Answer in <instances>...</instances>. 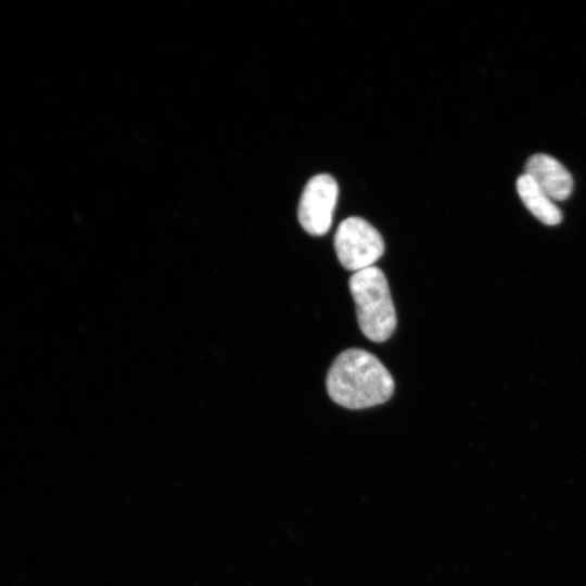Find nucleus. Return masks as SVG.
I'll use <instances>...</instances> for the list:
<instances>
[{
    "mask_svg": "<svg viewBox=\"0 0 586 586\" xmlns=\"http://www.w3.org/2000/svg\"><path fill=\"white\" fill-rule=\"evenodd\" d=\"M525 174L551 199L566 200L573 190V178L565 167L547 154L531 156L525 166Z\"/></svg>",
    "mask_w": 586,
    "mask_h": 586,
    "instance_id": "nucleus-5",
    "label": "nucleus"
},
{
    "mask_svg": "<svg viewBox=\"0 0 586 586\" xmlns=\"http://www.w3.org/2000/svg\"><path fill=\"white\" fill-rule=\"evenodd\" d=\"M349 290L361 332L373 342L386 341L396 328V313L383 271L371 266L354 272Z\"/></svg>",
    "mask_w": 586,
    "mask_h": 586,
    "instance_id": "nucleus-2",
    "label": "nucleus"
},
{
    "mask_svg": "<svg viewBox=\"0 0 586 586\" xmlns=\"http://www.w3.org/2000/svg\"><path fill=\"white\" fill-rule=\"evenodd\" d=\"M334 247L342 266L356 272L373 266L384 252V241L367 220L348 217L337 227Z\"/></svg>",
    "mask_w": 586,
    "mask_h": 586,
    "instance_id": "nucleus-3",
    "label": "nucleus"
},
{
    "mask_svg": "<svg viewBox=\"0 0 586 586\" xmlns=\"http://www.w3.org/2000/svg\"><path fill=\"white\" fill-rule=\"evenodd\" d=\"M331 399L345 408L361 409L385 403L393 394L394 380L382 362L359 348L341 353L327 375Z\"/></svg>",
    "mask_w": 586,
    "mask_h": 586,
    "instance_id": "nucleus-1",
    "label": "nucleus"
},
{
    "mask_svg": "<svg viewBox=\"0 0 586 586\" xmlns=\"http://www.w3.org/2000/svg\"><path fill=\"white\" fill-rule=\"evenodd\" d=\"M517 190L527 209L543 224L555 226L561 222L560 209L530 176L523 174L518 178Z\"/></svg>",
    "mask_w": 586,
    "mask_h": 586,
    "instance_id": "nucleus-6",
    "label": "nucleus"
},
{
    "mask_svg": "<svg viewBox=\"0 0 586 586\" xmlns=\"http://www.w3.org/2000/svg\"><path fill=\"white\" fill-rule=\"evenodd\" d=\"M339 187L328 174L313 177L305 186L298 204V220L313 235L327 233L332 225Z\"/></svg>",
    "mask_w": 586,
    "mask_h": 586,
    "instance_id": "nucleus-4",
    "label": "nucleus"
}]
</instances>
